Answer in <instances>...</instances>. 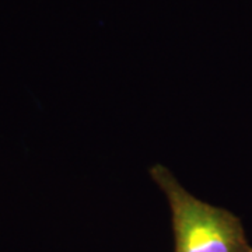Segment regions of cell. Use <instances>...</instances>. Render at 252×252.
I'll list each match as a JSON object with an SVG mask.
<instances>
[{"mask_svg": "<svg viewBox=\"0 0 252 252\" xmlns=\"http://www.w3.org/2000/svg\"><path fill=\"white\" fill-rule=\"evenodd\" d=\"M150 175L170 205L174 252H252L235 215L189 193L164 165H153Z\"/></svg>", "mask_w": 252, "mask_h": 252, "instance_id": "1", "label": "cell"}]
</instances>
